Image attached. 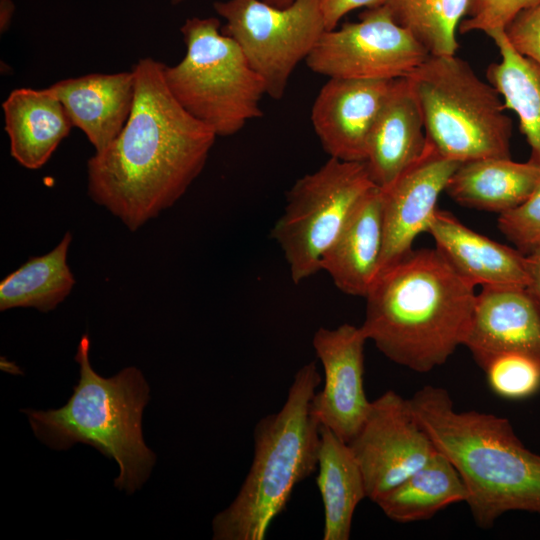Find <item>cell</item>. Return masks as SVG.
Listing matches in <instances>:
<instances>
[{
	"label": "cell",
	"mask_w": 540,
	"mask_h": 540,
	"mask_svg": "<svg viewBox=\"0 0 540 540\" xmlns=\"http://www.w3.org/2000/svg\"><path fill=\"white\" fill-rule=\"evenodd\" d=\"M165 64L139 59L135 96L119 135L87 162L88 195L136 231L186 192L217 137L174 98Z\"/></svg>",
	"instance_id": "cell-1"
},
{
	"label": "cell",
	"mask_w": 540,
	"mask_h": 540,
	"mask_svg": "<svg viewBox=\"0 0 540 540\" xmlns=\"http://www.w3.org/2000/svg\"><path fill=\"white\" fill-rule=\"evenodd\" d=\"M364 298L367 340L390 361L426 373L464 344L476 293L436 248H424L380 272Z\"/></svg>",
	"instance_id": "cell-2"
},
{
	"label": "cell",
	"mask_w": 540,
	"mask_h": 540,
	"mask_svg": "<svg viewBox=\"0 0 540 540\" xmlns=\"http://www.w3.org/2000/svg\"><path fill=\"white\" fill-rule=\"evenodd\" d=\"M413 412L437 451L456 468L476 525L490 529L503 514H540V455L494 414L457 411L447 390L426 385L410 398Z\"/></svg>",
	"instance_id": "cell-3"
},
{
	"label": "cell",
	"mask_w": 540,
	"mask_h": 540,
	"mask_svg": "<svg viewBox=\"0 0 540 540\" xmlns=\"http://www.w3.org/2000/svg\"><path fill=\"white\" fill-rule=\"evenodd\" d=\"M322 378L314 361L298 369L281 409L253 432V459L236 497L212 520L214 540H263L297 484L316 469L321 424L313 399Z\"/></svg>",
	"instance_id": "cell-4"
},
{
	"label": "cell",
	"mask_w": 540,
	"mask_h": 540,
	"mask_svg": "<svg viewBox=\"0 0 540 540\" xmlns=\"http://www.w3.org/2000/svg\"><path fill=\"white\" fill-rule=\"evenodd\" d=\"M89 349L85 334L75 355L80 377L64 406L22 412L35 436L50 448L65 450L83 443L114 459L119 466L114 486L130 494L147 480L156 460L142 434L149 386L136 367L125 368L110 378L97 374L89 361Z\"/></svg>",
	"instance_id": "cell-5"
},
{
	"label": "cell",
	"mask_w": 540,
	"mask_h": 540,
	"mask_svg": "<svg viewBox=\"0 0 540 540\" xmlns=\"http://www.w3.org/2000/svg\"><path fill=\"white\" fill-rule=\"evenodd\" d=\"M418 99L426 138L444 157L463 163L510 155L512 120L502 97L468 62L430 55L406 76Z\"/></svg>",
	"instance_id": "cell-6"
},
{
	"label": "cell",
	"mask_w": 540,
	"mask_h": 540,
	"mask_svg": "<svg viewBox=\"0 0 540 540\" xmlns=\"http://www.w3.org/2000/svg\"><path fill=\"white\" fill-rule=\"evenodd\" d=\"M180 31L185 56L174 66H164L167 87L179 104L217 136L238 133L261 117L265 83L236 41L222 32L219 20L189 18Z\"/></svg>",
	"instance_id": "cell-7"
},
{
	"label": "cell",
	"mask_w": 540,
	"mask_h": 540,
	"mask_svg": "<svg viewBox=\"0 0 540 540\" xmlns=\"http://www.w3.org/2000/svg\"><path fill=\"white\" fill-rule=\"evenodd\" d=\"M375 186L364 162L332 157L295 182L271 233L284 253L294 283L321 270L323 255Z\"/></svg>",
	"instance_id": "cell-8"
},
{
	"label": "cell",
	"mask_w": 540,
	"mask_h": 540,
	"mask_svg": "<svg viewBox=\"0 0 540 540\" xmlns=\"http://www.w3.org/2000/svg\"><path fill=\"white\" fill-rule=\"evenodd\" d=\"M213 6L225 20L222 32L236 41L275 100L283 97L294 69L326 30L320 0H295L284 8L263 0L217 1Z\"/></svg>",
	"instance_id": "cell-9"
},
{
	"label": "cell",
	"mask_w": 540,
	"mask_h": 540,
	"mask_svg": "<svg viewBox=\"0 0 540 540\" xmlns=\"http://www.w3.org/2000/svg\"><path fill=\"white\" fill-rule=\"evenodd\" d=\"M429 56L380 5L362 12L358 22L325 30L305 62L329 78L393 80L406 77Z\"/></svg>",
	"instance_id": "cell-10"
},
{
	"label": "cell",
	"mask_w": 540,
	"mask_h": 540,
	"mask_svg": "<svg viewBox=\"0 0 540 540\" xmlns=\"http://www.w3.org/2000/svg\"><path fill=\"white\" fill-rule=\"evenodd\" d=\"M348 445L361 468L366 497L374 503L437 453L410 399L393 390L371 401L364 423Z\"/></svg>",
	"instance_id": "cell-11"
},
{
	"label": "cell",
	"mask_w": 540,
	"mask_h": 540,
	"mask_svg": "<svg viewBox=\"0 0 540 540\" xmlns=\"http://www.w3.org/2000/svg\"><path fill=\"white\" fill-rule=\"evenodd\" d=\"M361 329L342 324L319 328L313 337L315 353L323 367L324 384L313 399V412L321 426L349 443L370 410L364 389V346Z\"/></svg>",
	"instance_id": "cell-12"
},
{
	"label": "cell",
	"mask_w": 540,
	"mask_h": 540,
	"mask_svg": "<svg viewBox=\"0 0 540 540\" xmlns=\"http://www.w3.org/2000/svg\"><path fill=\"white\" fill-rule=\"evenodd\" d=\"M459 164L427 141L422 155L381 189L383 248L378 274L411 252L417 236L427 232L439 196Z\"/></svg>",
	"instance_id": "cell-13"
},
{
	"label": "cell",
	"mask_w": 540,
	"mask_h": 540,
	"mask_svg": "<svg viewBox=\"0 0 540 540\" xmlns=\"http://www.w3.org/2000/svg\"><path fill=\"white\" fill-rule=\"evenodd\" d=\"M394 80L329 78L314 101L311 121L330 157L365 162L371 131Z\"/></svg>",
	"instance_id": "cell-14"
},
{
	"label": "cell",
	"mask_w": 540,
	"mask_h": 540,
	"mask_svg": "<svg viewBox=\"0 0 540 540\" xmlns=\"http://www.w3.org/2000/svg\"><path fill=\"white\" fill-rule=\"evenodd\" d=\"M464 341L483 369L497 355L520 352L540 360V307L524 287H481Z\"/></svg>",
	"instance_id": "cell-15"
},
{
	"label": "cell",
	"mask_w": 540,
	"mask_h": 540,
	"mask_svg": "<svg viewBox=\"0 0 540 540\" xmlns=\"http://www.w3.org/2000/svg\"><path fill=\"white\" fill-rule=\"evenodd\" d=\"M436 249L474 286L528 287L529 259L515 247L498 243L437 209L427 229Z\"/></svg>",
	"instance_id": "cell-16"
},
{
	"label": "cell",
	"mask_w": 540,
	"mask_h": 540,
	"mask_svg": "<svg viewBox=\"0 0 540 540\" xmlns=\"http://www.w3.org/2000/svg\"><path fill=\"white\" fill-rule=\"evenodd\" d=\"M48 88L62 103L73 127L85 134L95 152L102 151L119 135L135 96L132 70L67 78Z\"/></svg>",
	"instance_id": "cell-17"
},
{
	"label": "cell",
	"mask_w": 540,
	"mask_h": 540,
	"mask_svg": "<svg viewBox=\"0 0 540 540\" xmlns=\"http://www.w3.org/2000/svg\"><path fill=\"white\" fill-rule=\"evenodd\" d=\"M421 108L407 77L395 79L371 131L365 165L380 189L392 183L424 152Z\"/></svg>",
	"instance_id": "cell-18"
},
{
	"label": "cell",
	"mask_w": 540,
	"mask_h": 540,
	"mask_svg": "<svg viewBox=\"0 0 540 540\" xmlns=\"http://www.w3.org/2000/svg\"><path fill=\"white\" fill-rule=\"evenodd\" d=\"M382 248V194L375 186L365 194L323 255L320 269L342 292L365 297L378 275Z\"/></svg>",
	"instance_id": "cell-19"
},
{
	"label": "cell",
	"mask_w": 540,
	"mask_h": 540,
	"mask_svg": "<svg viewBox=\"0 0 540 540\" xmlns=\"http://www.w3.org/2000/svg\"><path fill=\"white\" fill-rule=\"evenodd\" d=\"M10 154L23 167L41 168L73 127L49 89L18 88L2 104Z\"/></svg>",
	"instance_id": "cell-20"
},
{
	"label": "cell",
	"mask_w": 540,
	"mask_h": 540,
	"mask_svg": "<svg viewBox=\"0 0 540 540\" xmlns=\"http://www.w3.org/2000/svg\"><path fill=\"white\" fill-rule=\"evenodd\" d=\"M540 188V168L511 157L482 158L460 163L445 191L471 209L503 214L525 202Z\"/></svg>",
	"instance_id": "cell-21"
},
{
	"label": "cell",
	"mask_w": 540,
	"mask_h": 540,
	"mask_svg": "<svg viewBox=\"0 0 540 540\" xmlns=\"http://www.w3.org/2000/svg\"><path fill=\"white\" fill-rule=\"evenodd\" d=\"M317 486L324 508V540H348L353 515L366 497L361 468L348 443L321 426Z\"/></svg>",
	"instance_id": "cell-22"
},
{
	"label": "cell",
	"mask_w": 540,
	"mask_h": 540,
	"mask_svg": "<svg viewBox=\"0 0 540 540\" xmlns=\"http://www.w3.org/2000/svg\"><path fill=\"white\" fill-rule=\"evenodd\" d=\"M468 493L460 474L439 451L419 470L375 504L392 521L411 523L432 518L439 511L466 502Z\"/></svg>",
	"instance_id": "cell-23"
},
{
	"label": "cell",
	"mask_w": 540,
	"mask_h": 540,
	"mask_svg": "<svg viewBox=\"0 0 540 540\" xmlns=\"http://www.w3.org/2000/svg\"><path fill=\"white\" fill-rule=\"evenodd\" d=\"M487 36L500 54V61L488 66L487 80L499 92L506 109L517 115L531 149L529 161L540 168V67L513 48L505 30Z\"/></svg>",
	"instance_id": "cell-24"
},
{
	"label": "cell",
	"mask_w": 540,
	"mask_h": 540,
	"mask_svg": "<svg viewBox=\"0 0 540 540\" xmlns=\"http://www.w3.org/2000/svg\"><path fill=\"white\" fill-rule=\"evenodd\" d=\"M72 240L66 232L60 243L42 256L29 258L0 282V310L33 307L54 310L71 292L74 276L67 264Z\"/></svg>",
	"instance_id": "cell-25"
},
{
	"label": "cell",
	"mask_w": 540,
	"mask_h": 540,
	"mask_svg": "<svg viewBox=\"0 0 540 540\" xmlns=\"http://www.w3.org/2000/svg\"><path fill=\"white\" fill-rule=\"evenodd\" d=\"M470 0H385L394 20L410 31L430 55H455L457 30Z\"/></svg>",
	"instance_id": "cell-26"
},
{
	"label": "cell",
	"mask_w": 540,
	"mask_h": 540,
	"mask_svg": "<svg viewBox=\"0 0 540 540\" xmlns=\"http://www.w3.org/2000/svg\"><path fill=\"white\" fill-rule=\"evenodd\" d=\"M489 388L507 400H523L540 390V360L520 352L497 355L483 368Z\"/></svg>",
	"instance_id": "cell-27"
},
{
	"label": "cell",
	"mask_w": 540,
	"mask_h": 540,
	"mask_svg": "<svg viewBox=\"0 0 540 540\" xmlns=\"http://www.w3.org/2000/svg\"><path fill=\"white\" fill-rule=\"evenodd\" d=\"M500 232L525 256L540 251V188L516 208L498 216Z\"/></svg>",
	"instance_id": "cell-28"
},
{
	"label": "cell",
	"mask_w": 540,
	"mask_h": 540,
	"mask_svg": "<svg viewBox=\"0 0 540 540\" xmlns=\"http://www.w3.org/2000/svg\"><path fill=\"white\" fill-rule=\"evenodd\" d=\"M538 0H470L468 12L459 25V32L467 34L480 31L505 30L508 24L522 10Z\"/></svg>",
	"instance_id": "cell-29"
},
{
	"label": "cell",
	"mask_w": 540,
	"mask_h": 540,
	"mask_svg": "<svg viewBox=\"0 0 540 540\" xmlns=\"http://www.w3.org/2000/svg\"><path fill=\"white\" fill-rule=\"evenodd\" d=\"M505 33L517 52L540 67V0L518 13Z\"/></svg>",
	"instance_id": "cell-30"
},
{
	"label": "cell",
	"mask_w": 540,
	"mask_h": 540,
	"mask_svg": "<svg viewBox=\"0 0 540 540\" xmlns=\"http://www.w3.org/2000/svg\"><path fill=\"white\" fill-rule=\"evenodd\" d=\"M326 30L336 28L338 22L349 12L358 8H373L385 0H320Z\"/></svg>",
	"instance_id": "cell-31"
},
{
	"label": "cell",
	"mask_w": 540,
	"mask_h": 540,
	"mask_svg": "<svg viewBox=\"0 0 540 540\" xmlns=\"http://www.w3.org/2000/svg\"><path fill=\"white\" fill-rule=\"evenodd\" d=\"M531 282L527 287L540 307V251L528 256Z\"/></svg>",
	"instance_id": "cell-32"
},
{
	"label": "cell",
	"mask_w": 540,
	"mask_h": 540,
	"mask_svg": "<svg viewBox=\"0 0 540 540\" xmlns=\"http://www.w3.org/2000/svg\"><path fill=\"white\" fill-rule=\"evenodd\" d=\"M15 6L12 0H0V31L5 32L12 21Z\"/></svg>",
	"instance_id": "cell-33"
},
{
	"label": "cell",
	"mask_w": 540,
	"mask_h": 540,
	"mask_svg": "<svg viewBox=\"0 0 540 540\" xmlns=\"http://www.w3.org/2000/svg\"><path fill=\"white\" fill-rule=\"evenodd\" d=\"M263 1L275 7L284 8L292 4L295 0H263Z\"/></svg>",
	"instance_id": "cell-34"
},
{
	"label": "cell",
	"mask_w": 540,
	"mask_h": 540,
	"mask_svg": "<svg viewBox=\"0 0 540 540\" xmlns=\"http://www.w3.org/2000/svg\"><path fill=\"white\" fill-rule=\"evenodd\" d=\"M182 1H184V0H171V3L176 5V4L181 3Z\"/></svg>",
	"instance_id": "cell-35"
}]
</instances>
